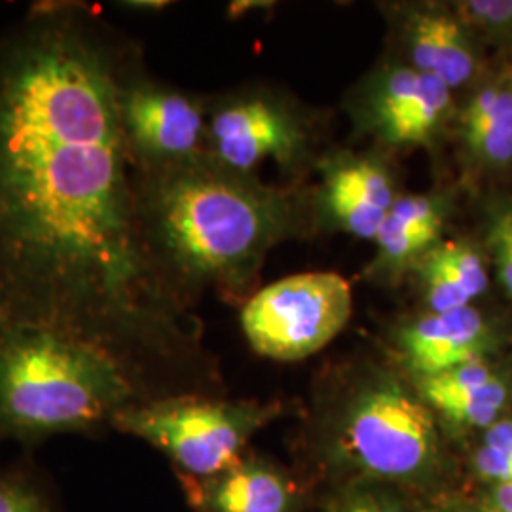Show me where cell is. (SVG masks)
Segmentation results:
<instances>
[{
    "instance_id": "obj_7",
    "label": "cell",
    "mask_w": 512,
    "mask_h": 512,
    "mask_svg": "<svg viewBox=\"0 0 512 512\" xmlns=\"http://www.w3.org/2000/svg\"><path fill=\"white\" fill-rule=\"evenodd\" d=\"M207 103L154 80L137 63L118 93V112L133 171L188 164L205 156Z\"/></svg>"
},
{
    "instance_id": "obj_10",
    "label": "cell",
    "mask_w": 512,
    "mask_h": 512,
    "mask_svg": "<svg viewBox=\"0 0 512 512\" xmlns=\"http://www.w3.org/2000/svg\"><path fill=\"white\" fill-rule=\"evenodd\" d=\"M494 344V329L475 306L444 313L425 311L395 334L399 359L412 380L486 359Z\"/></svg>"
},
{
    "instance_id": "obj_23",
    "label": "cell",
    "mask_w": 512,
    "mask_h": 512,
    "mask_svg": "<svg viewBox=\"0 0 512 512\" xmlns=\"http://www.w3.org/2000/svg\"><path fill=\"white\" fill-rule=\"evenodd\" d=\"M118 6L122 10L137 12V14H156V12L167 10V6H171V2H164V0H129V2H120Z\"/></svg>"
},
{
    "instance_id": "obj_19",
    "label": "cell",
    "mask_w": 512,
    "mask_h": 512,
    "mask_svg": "<svg viewBox=\"0 0 512 512\" xmlns=\"http://www.w3.org/2000/svg\"><path fill=\"white\" fill-rule=\"evenodd\" d=\"M329 512H410V509L389 486L357 480L332 497Z\"/></svg>"
},
{
    "instance_id": "obj_22",
    "label": "cell",
    "mask_w": 512,
    "mask_h": 512,
    "mask_svg": "<svg viewBox=\"0 0 512 512\" xmlns=\"http://www.w3.org/2000/svg\"><path fill=\"white\" fill-rule=\"evenodd\" d=\"M478 509L482 512H512V484L490 486L482 495Z\"/></svg>"
},
{
    "instance_id": "obj_16",
    "label": "cell",
    "mask_w": 512,
    "mask_h": 512,
    "mask_svg": "<svg viewBox=\"0 0 512 512\" xmlns=\"http://www.w3.org/2000/svg\"><path fill=\"white\" fill-rule=\"evenodd\" d=\"M427 256L448 275L473 304L488 291V266L478 247L467 239H440Z\"/></svg>"
},
{
    "instance_id": "obj_18",
    "label": "cell",
    "mask_w": 512,
    "mask_h": 512,
    "mask_svg": "<svg viewBox=\"0 0 512 512\" xmlns=\"http://www.w3.org/2000/svg\"><path fill=\"white\" fill-rule=\"evenodd\" d=\"M473 467L490 486L512 484V418H499L484 431Z\"/></svg>"
},
{
    "instance_id": "obj_1",
    "label": "cell",
    "mask_w": 512,
    "mask_h": 512,
    "mask_svg": "<svg viewBox=\"0 0 512 512\" xmlns=\"http://www.w3.org/2000/svg\"><path fill=\"white\" fill-rule=\"evenodd\" d=\"M141 61L84 2H37L0 29V329L99 349L147 401L200 357L137 220L118 93Z\"/></svg>"
},
{
    "instance_id": "obj_20",
    "label": "cell",
    "mask_w": 512,
    "mask_h": 512,
    "mask_svg": "<svg viewBox=\"0 0 512 512\" xmlns=\"http://www.w3.org/2000/svg\"><path fill=\"white\" fill-rule=\"evenodd\" d=\"M0 512H54L37 480L27 473L0 475Z\"/></svg>"
},
{
    "instance_id": "obj_17",
    "label": "cell",
    "mask_w": 512,
    "mask_h": 512,
    "mask_svg": "<svg viewBox=\"0 0 512 512\" xmlns=\"http://www.w3.org/2000/svg\"><path fill=\"white\" fill-rule=\"evenodd\" d=\"M452 10L475 38L512 48V0H463Z\"/></svg>"
},
{
    "instance_id": "obj_12",
    "label": "cell",
    "mask_w": 512,
    "mask_h": 512,
    "mask_svg": "<svg viewBox=\"0 0 512 512\" xmlns=\"http://www.w3.org/2000/svg\"><path fill=\"white\" fill-rule=\"evenodd\" d=\"M188 505L196 512H294L298 490L279 467L241 458L205 478L179 475Z\"/></svg>"
},
{
    "instance_id": "obj_6",
    "label": "cell",
    "mask_w": 512,
    "mask_h": 512,
    "mask_svg": "<svg viewBox=\"0 0 512 512\" xmlns=\"http://www.w3.org/2000/svg\"><path fill=\"white\" fill-rule=\"evenodd\" d=\"M353 289L334 272L289 275L251 294L239 311L247 344L255 353L294 363L308 359L346 329Z\"/></svg>"
},
{
    "instance_id": "obj_14",
    "label": "cell",
    "mask_w": 512,
    "mask_h": 512,
    "mask_svg": "<svg viewBox=\"0 0 512 512\" xmlns=\"http://www.w3.org/2000/svg\"><path fill=\"white\" fill-rule=\"evenodd\" d=\"M412 382L437 421L456 431H486L509 401V385L486 359Z\"/></svg>"
},
{
    "instance_id": "obj_9",
    "label": "cell",
    "mask_w": 512,
    "mask_h": 512,
    "mask_svg": "<svg viewBox=\"0 0 512 512\" xmlns=\"http://www.w3.org/2000/svg\"><path fill=\"white\" fill-rule=\"evenodd\" d=\"M401 194L391 169L370 154H336L323 164L317 205L325 220L353 238L374 241Z\"/></svg>"
},
{
    "instance_id": "obj_21",
    "label": "cell",
    "mask_w": 512,
    "mask_h": 512,
    "mask_svg": "<svg viewBox=\"0 0 512 512\" xmlns=\"http://www.w3.org/2000/svg\"><path fill=\"white\" fill-rule=\"evenodd\" d=\"M490 249L494 256L495 272L512 298V224L511 211L499 213L490 228Z\"/></svg>"
},
{
    "instance_id": "obj_8",
    "label": "cell",
    "mask_w": 512,
    "mask_h": 512,
    "mask_svg": "<svg viewBox=\"0 0 512 512\" xmlns=\"http://www.w3.org/2000/svg\"><path fill=\"white\" fill-rule=\"evenodd\" d=\"M306 147L300 116L270 93L239 90L207 103L205 158L224 169L255 175L268 160L293 164Z\"/></svg>"
},
{
    "instance_id": "obj_24",
    "label": "cell",
    "mask_w": 512,
    "mask_h": 512,
    "mask_svg": "<svg viewBox=\"0 0 512 512\" xmlns=\"http://www.w3.org/2000/svg\"><path fill=\"white\" fill-rule=\"evenodd\" d=\"M425 512H482L478 507H471L465 503H442L437 507H431Z\"/></svg>"
},
{
    "instance_id": "obj_4",
    "label": "cell",
    "mask_w": 512,
    "mask_h": 512,
    "mask_svg": "<svg viewBox=\"0 0 512 512\" xmlns=\"http://www.w3.org/2000/svg\"><path fill=\"white\" fill-rule=\"evenodd\" d=\"M327 429L336 463L365 482L425 488L439 475V421L393 370H355L332 401Z\"/></svg>"
},
{
    "instance_id": "obj_3",
    "label": "cell",
    "mask_w": 512,
    "mask_h": 512,
    "mask_svg": "<svg viewBox=\"0 0 512 512\" xmlns=\"http://www.w3.org/2000/svg\"><path fill=\"white\" fill-rule=\"evenodd\" d=\"M141 401L99 349L42 329H0V440L95 433Z\"/></svg>"
},
{
    "instance_id": "obj_2",
    "label": "cell",
    "mask_w": 512,
    "mask_h": 512,
    "mask_svg": "<svg viewBox=\"0 0 512 512\" xmlns=\"http://www.w3.org/2000/svg\"><path fill=\"white\" fill-rule=\"evenodd\" d=\"M141 238L167 289L192 308L203 293L247 300L270 251L304 234L310 207L291 190L200 158L135 171Z\"/></svg>"
},
{
    "instance_id": "obj_13",
    "label": "cell",
    "mask_w": 512,
    "mask_h": 512,
    "mask_svg": "<svg viewBox=\"0 0 512 512\" xmlns=\"http://www.w3.org/2000/svg\"><path fill=\"white\" fill-rule=\"evenodd\" d=\"M448 203L437 194L399 196L380 226L376 253L366 275L382 285H395L439 243Z\"/></svg>"
},
{
    "instance_id": "obj_15",
    "label": "cell",
    "mask_w": 512,
    "mask_h": 512,
    "mask_svg": "<svg viewBox=\"0 0 512 512\" xmlns=\"http://www.w3.org/2000/svg\"><path fill=\"white\" fill-rule=\"evenodd\" d=\"M459 137L476 167L497 171L512 164V65L469 97L459 112Z\"/></svg>"
},
{
    "instance_id": "obj_5",
    "label": "cell",
    "mask_w": 512,
    "mask_h": 512,
    "mask_svg": "<svg viewBox=\"0 0 512 512\" xmlns=\"http://www.w3.org/2000/svg\"><path fill=\"white\" fill-rule=\"evenodd\" d=\"M277 414V403L177 393L129 404L114 418L112 429L160 450L179 475L205 478L245 458L249 442Z\"/></svg>"
},
{
    "instance_id": "obj_25",
    "label": "cell",
    "mask_w": 512,
    "mask_h": 512,
    "mask_svg": "<svg viewBox=\"0 0 512 512\" xmlns=\"http://www.w3.org/2000/svg\"><path fill=\"white\" fill-rule=\"evenodd\" d=\"M511 224H512V211H511Z\"/></svg>"
},
{
    "instance_id": "obj_11",
    "label": "cell",
    "mask_w": 512,
    "mask_h": 512,
    "mask_svg": "<svg viewBox=\"0 0 512 512\" xmlns=\"http://www.w3.org/2000/svg\"><path fill=\"white\" fill-rule=\"evenodd\" d=\"M401 61L440 78L452 92L475 80L480 55L475 35L454 10L435 4L399 6Z\"/></svg>"
}]
</instances>
